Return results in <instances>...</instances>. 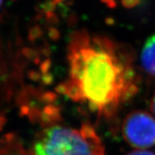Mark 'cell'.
<instances>
[{"label": "cell", "instance_id": "obj_6", "mask_svg": "<svg viewBox=\"0 0 155 155\" xmlns=\"http://www.w3.org/2000/svg\"><path fill=\"white\" fill-rule=\"evenodd\" d=\"M150 108H151V110H152V112L155 114V93L153 94V97H152V99H151Z\"/></svg>", "mask_w": 155, "mask_h": 155}, {"label": "cell", "instance_id": "obj_1", "mask_svg": "<svg viewBox=\"0 0 155 155\" xmlns=\"http://www.w3.org/2000/svg\"><path fill=\"white\" fill-rule=\"evenodd\" d=\"M68 60V77L58 91L101 117L113 116L139 90L132 53L108 37L75 32Z\"/></svg>", "mask_w": 155, "mask_h": 155}, {"label": "cell", "instance_id": "obj_3", "mask_svg": "<svg viewBox=\"0 0 155 155\" xmlns=\"http://www.w3.org/2000/svg\"><path fill=\"white\" fill-rule=\"evenodd\" d=\"M124 139L140 150L155 146V119L146 111L135 110L127 115L122 124Z\"/></svg>", "mask_w": 155, "mask_h": 155}, {"label": "cell", "instance_id": "obj_4", "mask_svg": "<svg viewBox=\"0 0 155 155\" xmlns=\"http://www.w3.org/2000/svg\"><path fill=\"white\" fill-rule=\"evenodd\" d=\"M141 64L149 75L155 78V33L147 39L141 52Z\"/></svg>", "mask_w": 155, "mask_h": 155}, {"label": "cell", "instance_id": "obj_5", "mask_svg": "<svg viewBox=\"0 0 155 155\" xmlns=\"http://www.w3.org/2000/svg\"><path fill=\"white\" fill-rule=\"evenodd\" d=\"M127 155H155L153 152L145 150H136L131 151Z\"/></svg>", "mask_w": 155, "mask_h": 155}, {"label": "cell", "instance_id": "obj_2", "mask_svg": "<svg viewBox=\"0 0 155 155\" xmlns=\"http://www.w3.org/2000/svg\"><path fill=\"white\" fill-rule=\"evenodd\" d=\"M31 155H105V150L91 125L78 129L56 125L37 135Z\"/></svg>", "mask_w": 155, "mask_h": 155}, {"label": "cell", "instance_id": "obj_7", "mask_svg": "<svg viewBox=\"0 0 155 155\" xmlns=\"http://www.w3.org/2000/svg\"><path fill=\"white\" fill-rule=\"evenodd\" d=\"M2 3H3V0H0V8H1Z\"/></svg>", "mask_w": 155, "mask_h": 155}]
</instances>
